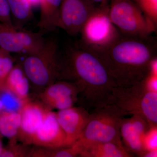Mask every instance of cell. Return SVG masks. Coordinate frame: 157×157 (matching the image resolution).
<instances>
[{
    "label": "cell",
    "instance_id": "cell-5",
    "mask_svg": "<svg viewBox=\"0 0 157 157\" xmlns=\"http://www.w3.org/2000/svg\"><path fill=\"white\" fill-rule=\"evenodd\" d=\"M113 104L127 115L145 119L151 127L157 126V92L146 87L144 80L128 86L113 88Z\"/></svg>",
    "mask_w": 157,
    "mask_h": 157
},
{
    "label": "cell",
    "instance_id": "cell-25",
    "mask_svg": "<svg viewBox=\"0 0 157 157\" xmlns=\"http://www.w3.org/2000/svg\"><path fill=\"white\" fill-rule=\"evenodd\" d=\"M143 144L145 152L157 150V126L151 127L145 133Z\"/></svg>",
    "mask_w": 157,
    "mask_h": 157
},
{
    "label": "cell",
    "instance_id": "cell-28",
    "mask_svg": "<svg viewBox=\"0 0 157 157\" xmlns=\"http://www.w3.org/2000/svg\"><path fill=\"white\" fill-rule=\"evenodd\" d=\"M95 7H100L109 4V0H88Z\"/></svg>",
    "mask_w": 157,
    "mask_h": 157
},
{
    "label": "cell",
    "instance_id": "cell-29",
    "mask_svg": "<svg viewBox=\"0 0 157 157\" xmlns=\"http://www.w3.org/2000/svg\"><path fill=\"white\" fill-rule=\"evenodd\" d=\"M157 150H154L147 151H146L143 155L142 157H157Z\"/></svg>",
    "mask_w": 157,
    "mask_h": 157
},
{
    "label": "cell",
    "instance_id": "cell-13",
    "mask_svg": "<svg viewBox=\"0 0 157 157\" xmlns=\"http://www.w3.org/2000/svg\"><path fill=\"white\" fill-rule=\"evenodd\" d=\"M49 109L43 104L30 100L24 104L19 111L21 119L17 137L23 144H32L33 137Z\"/></svg>",
    "mask_w": 157,
    "mask_h": 157
},
{
    "label": "cell",
    "instance_id": "cell-19",
    "mask_svg": "<svg viewBox=\"0 0 157 157\" xmlns=\"http://www.w3.org/2000/svg\"><path fill=\"white\" fill-rule=\"evenodd\" d=\"M11 18L15 22L16 27H22L33 16V6L29 0H7Z\"/></svg>",
    "mask_w": 157,
    "mask_h": 157
},
{
    "label": "cell",
    "instance_id": "cell-6",
    "mask_svg": "<svg viewBox=\"0 0 157 157\" xmlns=\"http://www.w3.org/2000/svg\"><path fill=\"white\" fill-rule=\"evenodd\" d=\"M60 61L57 42L52 38L39 52L27 55L22 67L30 83L43 91L59 78Z\"/></svg>",
    "mask_w": 157,
    "mask_h": 157
},
{
    "label": "cell",
    "instance_id": "cell-32",
    "mask_svg": "<svg viewBox=\"0 0 157 157\" xmlns=\"http://www.w3.org/2000/svg\"><path fill=\"white\" fill-rule=\"evenodd\" d=\"M3 104L2 101L0 100V111L3 110Z\"/></svg>",
    "mask_w": 157,
    "mask_h": 157
},
{
    "label": "cell",
    "instance_id": "cell-9",
    "mask_svg": "<svg viewBox=\"0 0 157 157\" xmlns=\"http://www.w3.org/2000/svg\"><path fill=\"white\" fill-rule=\"evenodd\" d=\"M95 8L88 0H62L59 28L76 36Z\"/></svg>",
    "mask_w": 157,
    "mask_h": 157
},
{
    "label": "cell",
    "instance_id": "cell-21",
    "mask_svg": "<svg viewBox=\"0 0 157 157\" xmlns=\"http://www.w3.org/2000/svg\"><path fill=\"white\" fill-rule=\"evenodd\" d=\"M14 66L11 53L0 48V90H4L6 78Z\"/></svg>",
    "mask_w": 157,
    "mask_h": 157
},
{
    "label": "cell",
    "instance_id": "cell-20",
    "mask_svg": "<svg viewBox=\"0 0 157 157\" xmlns=\"http://www.w3.org/2000/svg\"><path fill=\"white\" fill-rule=\"evenodd\" d=\"M29 157H78V154L72 146L56 148H47L38 147V148L31 149Z\"/></svg>",
    "mask_w": 157,
    "mask_h": 157
},
{
    "label": "cell",
    "instance_id": "cell-2",
    "mask_svg": "<svg viewBox=\"0 0 157 157\" xmlns=\"http://www.w3.org/2000/svg\"><path fill=\"white\" fill-rule=\"evenodd\" d=\"M156 52V42L151 36L141 38L121 35L100 58L117 86H128L147 76Z\"/></svg>",
    "mask_w": 157,
    "mask_h": 157
},
{
    "label": "cell",
    "instance_id": "cell-8",
    "mask_svg": "<svg viewBox=\"0 0 157 157\" xmlns=\"http://www.w3.org/2000/svg\"><path fill=\"white\" fill-rule=\"evenodd\" d=\"M45 42L40 33L18 31L0 22V48L10 53L34 54L42 49Z\"/></svg>",
    "mask_w": 157,
    "mask_h": 157
},
{
    "label": "cell",
    "instance_id": "cell-31",
    "mask_svg": "<svg viewBox=\"0 0 157 157\" xmlns=\"http://www.w3.org/2000/svg\"><path fill=\"white\" fill-rule=\"evenodd\" d=\"M3 148H4V147H3L2 143V141L1 139V135H0V157L1 156Z\"/></svg>",
    "mask_w": 157,
    "mask_h": 157
},
{
    "label": "cell",
    "instance_id": "cell-33",
    "mask_svg": "<svg viewBox=\"0 0 157 157\" xmlns=\"http://www.w3.org/2000/svg\"></svg>",
    "mask_w": 157,
    "mask_h": 157
},
{
    "label": "cell",
    "instance_id": "cell-30",
    "mask_svg": "<svg viewBox=\"0 0 157 157\" xmlns=\"http://www.w3.org/2000/svg\"><path fill=\"white\" fill-rule=\"evenodd\" d=\"M29 1L30 2L32 6L36 4H39V2H40V0H29Z\"/></svg>",
    "mask_w": 157,
    "mask_h": 157
},
{
    "label": "cell",
    "instance_id": "cell-4",
    "mask_svg": "<svg viewBox=\"0 0 157 157\" xmlns=\"http://www.w3.org/2000/svg\"><path fill=\"white\" fill-rule=\"evenodd\" d=\"M109 4L96 7L79 32L81 48L101 57L121 36L109 17Z\"/></svg>",
    "mask_w": 157,
    "mask_h": 157
},
{
    "label": "cell",
    "instance_id": "cell-1",
    "mask_svg": "<svg viewBox=\"0 0 157 157\" xmlns=\"http://www.w3.org/2000/svg\"><path fill=\"white\" fill-rule=\"evenodd\" d=\"M62 80L75 83L78 101L89 110L113 104V88L117 86L102 59L95 54L78 47H70L60 61Z\"/></svg>",
    "mask_w": 157,
    "mask_h": 157
},
{
    "label": "cell",
    "instance_id": "cell-18",
    "mask_svg": "<svg viewBox=\"0 0 157 157\" xmlns=\"http://www.w3.org/2000/svg\"><path fill=\"white\" fill-rule=\"evenodd\" d=\"M20 113L0 111V135L10 140L16 139L21 123Z\"/></svg>",
    "mask_w": 157,
    "mask_h": 157
},
{
    "label": "cell",
    "instance_id": "cell-10",
    "mask_svg": "<svg viewBox=\"0 0 157 157\" xmlns=\"http://www.w3.org/2000/svg\"><path fill=\"white\" fill-rule=\"evenodd\" d=\"M151 127L147 121L139 116L123 118L120 128L121 140L126 150L132 156L142 157L145 152L144 136Z\"/></svg>",
    "mask_w": 157,
    "mask_h": 157
},
{
    "label": "cell",
    "instance_id": "cell-11",
    "mask_svg": "<svg viewBox=\"0 0 157 157\" xmlns=\"http://www.w3.org/2000/svg\"><path fill=\"white\" fill-rule=\"evenodd\" d=\"M79 91L75 83L65 80L55 81L42 91L39 98L48 109L58 110L73 107L78 101Z\"/></svg>",
    "mask_w": 157,
    "mask_h": 157
},
{
    "label": "cell",
    "instance_id": "cell-15",
    "mask_svg": "<svg viewBox=\"0 0 157 157\" xmlns=\"http://www.w3.org/2000/svg\"><path fill=\"white\" fill-rule=\"evenodd\" d=\"M30 82L22 67L14 65L5 82L4 90H7L15 95L21 101H29Z\"/></svg>",
    "mask_w": 157,
    "mask_h": 157
},
{
    "label": "cell",
    "instance_id": "cell-7",
    "mask_svg": "<svg viewBox=\"0 0 157 157\" xmlns=\"http://www.w3.org/2000/svg\"><path fill=\"white\" fill-rule=\"evenodd\" d=\"M109 14L113 24L124 36L146 38L156 30V26L132 0H110Z\"/></svg>",
    "mask_w": 157,
    "mask_h": 157
},
{
    "label": "cell",
    "instance_id": "cell-27",
    "mask_svg": "<svg viewBox=\"0 0 157 157\" xmlns=\"http://www.w3.org/2000/svg\"><path fill=\"white\" fill-rule=\"evenodd\" d=\"M146 87L151 91L157 92V75L149 73L143 79Z\"/></svg>",
    "mask_w": 157,
    "mask_h": 157
},
{
    "label": "cell",
    "instance_id": "cell-23",
    "mask_svg": "<svg viewBox=\"0 0 157 157\" xmlns=\"http://www.w3.org/2000/svg\"><path fill=\"white\" fill-rule=\"evenodd\" d=\"M147 18L157 25V0H132Z\"/></svg>",
    "mask_w": 157,
    "mask_h": 157
},
{
    "label": "cell",
    "instance_id": "cell-26",
    "mask_svg": "<svg viewBox=\"0 0 157 157\" xmlns=\"http://www.w3.org/2000/svg\"><path fill=\"white\" fill-rule=\"evenodd\" d=\"M0 22L14 27L7 0H0Z\"/></svg>",
    "mask_w": 157,
    "mask_h": 157
},
{
    "label": "cell",
    "instance_id": "cell-12",
    "mask_svg": "<svg viewBox=\"0 0 157 157\" xmlns=\"http://www.w3.org/2000/svg\"><path fill=\"white\" fill-rule=\"evenodd\" d=\"M32 144L47 148L68 147L66 134L57 119L56 112L47 111L32 139Z\"/></svg>",
    "mask_w": 157,
    "mask_h": 157
},
{
    "label": "cell",
    "instance_id": "cell-17",
    "mask_svg": "<svg viewBox=\"0 0 157 157\" xmlns=\"http://www.w3.org/2000/svg\"><path fill=\"white\" fill-rule=\"evenodd\" d=\"M79 157H132L123 145L114 142L93 144L81 150Z\"/></svg>",
    "mask_w": 157,
    "mask_h": 157
},
{
    "label": "cell",
    "instance_id": "cell-22",
    "mask_svg": "<svg viewBox=\"0 0 157 157\" xmlns=\"http://www.w3.org/2000/svg\"><path fill=\"white\" fill-rule=\"evenodd\" d=\"M0 100L3 103V110L15 112H19L26 102L6 90H0Z\"/></svg>",
    "mask_w": 157,
    "mask_h": 157
},
{
    "label": "cell",
    "instance_id": "cell-16",
    "mask_svg": "<svg viewBox=\"0 0 157 157\" xmlns=\"http://www.w3.org/2000/svg\"><path fill=\"white\" fill-rule=\"evenodd\" d=\"M62 0H40V18L38 26L42 30L52 31L59 26Z\"/></svg>",
    "mask_w": 157,
    "mask_h": 157
},
{
    "label": "cell",
    "instance_id": "cell-24",
    "mask_svg": "<svg viewBox=\"0 0 157 157\" xmlns=\"http://www.w3.org/2000/svg\"><path fill=\"white\" fill-rule=\"evenodd\" d=\"M25 144H18L16 139L10 140L9 146L3 148L1 157H29L31 149L26 147Z\"/></svg>",
    "mask_w": 157,
    "mask_h": 157
},
{
    "label": "cell",
    "instance_id": "cell-14",
    "mask_svg": "<svg viewBox=\"0 0 157 157\" xmlns=\"http://www.w3.org/2000/svg\"><path fill=\"white\" fill-rule=\"evenodd\" d=\"M57 119L66 134L67 147L79 139L86 126L90 113L82 106L70 107L56 112Z\"/></svg>",
    "mask_w": 157,
    "mask_h": 157
},
{
    "label": "cell",
    "instance_id": "cell-3",
    "mask_svg": "<svg viewBox=\"0 0 157 157\" xmlns=\"http://www.w3.org/2000/svg\"><path fill=\"white\" fill-rule=\"evenodd\" d=\"M126 115L114 104L93 110L81 136L72 147L79 155L82 148L93 144L111 142L123 145L120 128L122 119Z\"/></svg>",
    "mask_w": 157,
    "mask_h": 157
}]
</instances>
